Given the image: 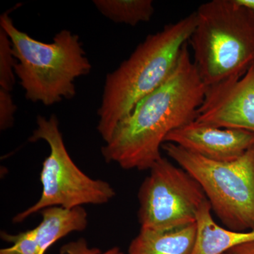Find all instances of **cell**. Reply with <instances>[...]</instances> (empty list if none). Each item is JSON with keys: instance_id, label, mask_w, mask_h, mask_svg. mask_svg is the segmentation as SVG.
Wrapping results in <instances>:
<instances>
[{"instance_id": "1", "label": "cell", "mask_w": 254, "mask_h": 254, "mask_svg": "<svg viewBox=\"0 0 254 254\" xmlns=\"http://www.w3.org/2000/svg\"><path fill=\"white\" fill-rule=\"evenodd\" d=\"M205 91L187 43L168 79L118 124L102 148L105 161L125 170H150L162 158L169 133L196 120Z\"/></svg>"}, {"instance_id": "2", "label": "cell", "mask_w": 254, "mask_h": 254, "mask_svg": "<svg viewBox=\"0 0 254 254\" xmlns=\"http://www.w3.org/2000/svg\"><path fill=\"white\" fill-rule=\"evenodd\" d=\"M196 25L195 13L149 35L128 59L107 76L98 131L107 143L137 103L168 79Z\"/></svg>"}, {"instance_id": "3", "label": "cell", "mask_w": 254, "mask_h": 254, "mask_svg": "<svg viewBox=\"0 0 254 254\" xmlns=\"http://www.w3.org/2000/svg\"><path fill=\"white\" fill-rule=\"evenodd\" d=\"M193 63L207 87L243 77L254 66V16L235 0H212L195 11Z\"/></svg>"}, {"instance_id": "4", "label": "cell", "mask_w": 254, "mask_h": 254, "mask_svg": "<svg viewBox=\"0 0 254 254\" xmlns=\"http://www.w3.org/2000/svg\"><path fill=\"white\" fill-rule=\"evenodd\" d=\"M0 28L11 41L15 74L26 99L49 106L74 96L73 82L91 69L77 35L63 30L51 43H43L18 30L6 14L0 17Z\"/></svg>"}, {"instance_id": "5", "label": "cell", "mask_w": 254, "mask_h": 254, "mask_svg": "<svg viewBox=\"0 0 254 254\" xmlns=\"http://www.w3.org/2000/svg\"><path fill=\"white\" fill-rule=\"evenodd\" d=\"M162 149L199 184L226 228L254 230V148L230 162L209 160L171 143Z\"/></svg>"}, {"instance_id": "6", "label": "cell", "mask_w": 254, "mask_h": 254, "mask_svg": "<svg viewBox=\"0 0 254 254\" xmlns=\"http://www.w3.org/2000/svg\"><path fill=\"white\" fill-rule=\"evenodd\" d=\"M36 123L37 128L29 141L43 140L50 148L41 173L43 190L39 200L18 213L13 222L24 221L33 214L49 207L73 208L83 205L105 204L113 199L115 191L109 183L92 179L73 161L65 146L57 117L52 115L46 119L38 116Z\"/></svg>"}, {"instance_id": "7", "label": "cell", "mask_w": 254, "mask_h": 254, "mask_svg": "<svg viewBox=\"0 0 254 254\" xmlns=\"http://www.w3.org/2000/svg\"><path fill=\"white\" fill-rule=\"evenodd\" d=\"M138 190V222L142 230L168 231L195 224L207 199L193 177L162 157L150 169Z\"/></svg>"}, {"instance_id": "8", "label": "cell", "mask_w": 254, "mask_h": 254, "mask_svg": "<svg viewBox=\"0 0 254 254\" xmlns=\"http://www.w3.org/2000/svg\"><path fill=\"white\" fill-rule=\"evenodd\" d=\"M195 121L254 133V66L240 79L207 87Z\"/></svg>"}, {"instance_id": "9", "label": "cell", "mask_w": 254, "mask_h": 254, "mask_svg": "<svg viewBox=\"0 0 254 254\" xmlns=\"http://www.w3.org/2000/svg\"><path fill=\"white\" fill-rule=\"evenodd\" d=\"M165 143L179 145L209 160L230 162L254 148V133L194 121L169 133Z\"/></svg>"}, {"instance_id": "10", "label": "cell", "mask_w": 254, "mask_h": 254, "mask_svg": "<svg viewBox=\"0 0 254 254\" xmlns=\"http://www.w3.org/2000/svg\"><path fill=\"white\" fill-rule=\"evenodd\" d=\"M212 213L206 200L197 212L194 245L190 254H225L239 246L254 242V230L237 232L222 227Z\"/></svg>"}, {"instance_id": "11", "label": "cell", "mask_w": 254, "mask_h": 254, "mask_svg": "<svg viewBox=\"0 0 254 254\" xmlns=\"http://www.w3.org/2000/svg\"><path fill=\"white\" fill-rule=\"evenodd\" d=\"M42 220L35 227L42 254L55 243L73 232H82L88 226V214L83 207L65 208L52 206L41 211Z\"/></svg>"}, {"instance_id": "12", "label": "cell", "mask_w": 254, "mask_h": 254, "mask_svg": "<svg viewBox=\"0 0 254 254\" xmlns=\"http://www.w3.org/2000/svg\"><path fill=\"white\" fill-rule=\"evenodd\" d=\"M195 224L168 230H142L131 241L128 254H190L194 245Z\"/></svg>"}, {"instance_id": "13", "label": "cell", "mask_w": 254, "mask_h": 254, "mask_svg": "<svg viewBox=\"0 0 254 254\" xmlns=\"http://www.w3.org/2000/svg\"><path fill=\"white\" fill-rule=\"evenodd\" d=\"M95 7L115 23L135 26L148 22L154 14L151 0H94Z\"/></svg>"}, {"instance_id": "14", "label": "cell", "mask_w": 254, "mask_h": 254, "mask_svg": "<svg viewBox=\"0 0 254 254\" xmlns=\"http://www.w3.org/2000/svg\"><path fill=\"white\" fill-rule=\"evenodd\" d=\"M16 64L9 36L0 28V89L9 92L13 89Z\"/></svg>"}, {"instance_id": "15", "label": "cell", "mask_w": 254, "mask_h": 254, "mask_svg": "<svg viewBox=\"0 0 254 254\" xmlns=\"http://www.w3.org/2000/svg\"><path fill=\"white\" fill-rule=\"evenodd\" d=\"M1 237L12 246L1 249L0 254H42L35 228L15 235L3 232Z\"/></svg>"}, {"instance_id": "16", "label": "cell", "mask_w": 254, "mask_h": 254, "mask_svg": "<svg viewBox=\"0 0 254 254\" xmlns=\"http://www.w3.org/2000/svg\"><path fill=\"white\" fill-rule=\"evenodd\" d=\"M60 254H124V253L120 248L117 247H114L105 252H102L98 249L90 247L85 239L80 238L63 245L60 249Z\"/></svg>"}, {"instance_id": "17", "label": "cell", "mask_w": 254, "mask_h": 254, "mask_svg": "<svg viewBox=\"0 0 254 254\" xmlns=\"http://www.w3.org/2000/svg\"><path fill=\"white\" fill-rule=\"evenodd\" d=\"M16 107L10 92L0 89V128L6 129L13 125Z\"/></svg>"}, {"instance_id": "18", "label": "cell", "mask_w": 254, "mask_h": 254, "mask_svg": "<svg viewBox=\"0 0 254 254\" xmlns=\"http://www.w3.org/2000/svg\"><path fill=\"white\" fill-rule=\"evenodd\" d=\"M231 254H254V242L245 244L232 249L228 252Z\"/></svg>"}, {"instance_id": "19", "label": "cell", "mask_w": 254, "mask_h": 254, "mask_svg": "<svg viewBox=\"0 0 254 254\" xmlns=\"http://www.w3.org/2000/svg\"><path fill=\"white\" fill-rule=\"evenodd\" d=\"M237 4L247 8L254 16V0H235Z\"/></svg>"}, {"instance_id": "20", "label": "cell", "mask_w": 254, "mask_h": 254, "mask_svg": "<svg viewBox=\"0 0 254 254\" xmlns=\"http://www.w3.org/2000/svg\"><path fill=\"white\" fill-rule=\"evenodd\" d=\"M230 254V253H227V254Z\"/></svg>"}]
</instances>
